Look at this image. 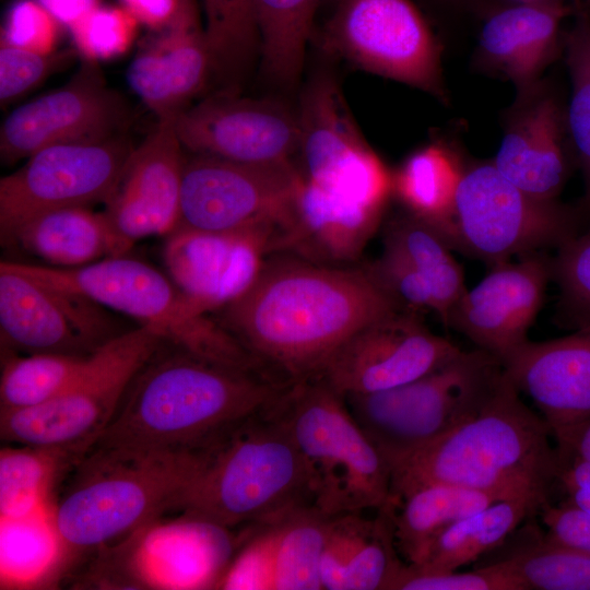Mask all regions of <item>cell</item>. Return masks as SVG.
I'll return each instance as SVG.
<instances>
[{"mask_svg":"<svg viewBox=\"0 0 590 590\" xmlns=\"http://www.w3.org/2000/svg\"><path fill=\"white\" fill-rule=\"evenodd\" d=\"M384 212L330 192L302 176L274 253L329 266L354 261L377 231Z\"/></svg>","mask_w":590,"mask_h":590,"instance_id":"27","label":"cell"},{"mask_svg":"<svg viewBox=\"0 0 590 590\" xmlns=\"http://www.w3.org/2000/svg\"><path fill=\"white\" fill-rule=\"evenodd\" d=\"M502 362L475 349L405 385L344 396L346 405L389 468L473 415L492 393Z\"/></svg>","mask_w":590,"mask_h":590,"instance_id":"8","label":"cell"},{"mask_svg":"<svg viewBox=\"0 0 590 590\" xmlns=\"http://www.w3.org/2000/svg\"><path fill=\"white\" fill-rule=\"evenodd\" d=\"M164 345L134 377L93 445L197 449L273 403L292 384L173 344L162 351Z\"/></svg>","mask_w":590,"mask_h":590,"instance_id":"3","label":"cell"},{"mask_svg":"<svg viewBox=\"0 0 590 590\" xmlns=\"http://www.w3.org/2000/svg\"><path fill=\"white\" fill-rule=\"evenodd\" d=\"M555 444L565 446L590 461V420L580 424Z\"/></svg>","mask_w":590,"mask_h":590,"instance_id":"51","label":"cell"},{"mask_svg":"<svg viewBox=\"0 0 590 590\" xmlns=\"http://www.w3.org/2000/svg\"><path fill=\"white\" fill-rule=\"evenodd\" d=\"M569 149L565 109L538 82L518 91L492 163L528 194L555 201L568 177Z\"/></svg>","mask_w":590,"mask_h":590,"instance_id":"24","label":"cell"},{"mask_svg":"<svg viewBox=\"0 0 590 590\" xmlns=\"http://www.w3.org/2000/svg\"><path fill=\"white\" fill-rule=\"evenodd\" d=\"M519 1H532V0H519Z\"/></svg>","mask_w":590,"mask_h":590,"instance_id":"53","label":"cell"},{"mask_svg":"<svg viewBox=\"0 0 590 590\" xmlns=\"http://www.w3.org/2000/svg\"><path fill=\"white\" fill-rule=\"evenodd\" d=\"M122 332L108 308L0 262L2 351L90 356Z\"/></svg>","mask_w":590,"mask_h":590,"instance_id":"16","label":"cell"},{"mask_svg":"<svg viewBox=\"0 0 590 590\" xmlns=\"http://www.w3.org/2000/svg\"><path fill=\"white\" fill-rule=\"evenodd\" d=\"M319 42L356 68L448 101L440 46L411 0H339Z\"/></svg>","mask_w":590,"mask_h":590,"instance_id":"11","label":"cell"},{"mask_svg":"<svg viewBox=\"0 0 590 590\" xmlns=\"http://www.w3.org/2000/svg\"><path fill=\"white\" fill-rule=\"evenodd\" d=\"M273 244L269 229L176 227L166 236L163 261L177 287L209 314L224 309L253 285Z\"/></svg>","mask_w":590,"mask_h":590,"instance_id":"20","label":"cell"},{"mask_svg":"<svg viewBox=\"0 0 590 590\" xmlns=\"http://www.w3.org/2000/svg\"><path fill=\"white\" fill-rule=\"evenodd\" d=\"M552 279L559 288L560 309L571 326L590 324V227L579 232L552 258Z\"/></svg>","mask_w":590,"mask_h":590,"instance_id":"42","label":"cell"},{"mask_svg":"<svg viewBox=\"0 0 590 590\" xmlns=\"http://www.w3.org/2000/svg\"><path fill=\"white\" fill-rule=\"evenodd\" d=\"M555 446L556 486L564 491L565 503L590 517V461L565 446Z\"/></svg>","mask_w":590,"mask_h":590,"instance_id":"48","label":"cell"},{"mask_svg":"<svg viewBox=\"0 0 590 590\" xmlns=\"http://www.w3.org/2000/svg\"><path fill=\"white\" fill-rule=\"evenodd\" d=\"M366 268L400 308L413 312H435L436 303L429 282L406 261L384 251Z\"/></svg>","mask_w":590,"mask_h":590,"instance_id":"46","label":"cell"},{"mask_svg":"<svg viewBox=\"0 0 590 590\" xmlns=\"http://www.w3.org/2000/svg\"><path fill=\"white\" fill-rule=\"evenodd\" d=\"M389 590H527L500 562L468 571L424 573L403 563Z\"/></svg>","mask_w":590,"mask_h":590,"instance_id":"44","label":"cell"},{"mask_svg":"<svg viewBox=\"0 0 590 590\" xmlns=\"http://www.w3.org/2000/svg\"><path fill=\"white\" fill-rule=\"evenodd\" d=\"M67 28L102 0H35Z\"/></svg>","mask_w":590,"mask_h":590,"instance_id":"50","label":"cell"},{"mask_svg":"<svg viewBox=\"0 0 590 590\" xmlns=\"http://www.w3.org/2000/svg\"><path fill=\"white\" fill-rule=\"evenodd\" d=\"M184 150L175 119H163L131 152L103 210L129 248L142 238L166 237L177 226L187 158Z\"/></svg>","mask_w":590,"mask_h":590,"instance_id":"22","label":"cell"},{"mask_svg":"<svg viewBox=\"0 0 590 590\" xmlns=\"http://www.w3.org/2000/svg\"><path fill=\"white\" fill-rule=\"evenodd\" d=\"M300 179L293 163L253 165L192 154L185 163L176 227L269 229L274 233V250Z\"/></svg>","mask_w":590,"mask_h":590,"instance_id":"12","label":"cell"},{"mask_svg":"<svg viewBox=\"0 0 590 590\" xmlns=\"http://www.w3.org/2000/svg\"><path fill=\"white\" fill-rule=\"evenodd\" d=\"M446 239L410 213L391 220L385 231L384 251L415 268L430 284L435 314L447 326L455 304L467 291L463 270Z\"/></svg>","mask_w":590,"mask_h":590,"instance_id":"33","label":"cell"},{"mask_svg":"<svg viewBox=\"0 0 590 590\" xmlns=\"http://www.w3.org/2000/svg\"><path fill=\"white\" fill-rule=\"evenodd\" d=\"M46 284L84 295L109 310L149 326L165 340L205 359L247 370L266 367L220 322L196 306L168 274L122 256L76 267L56 268L3 260Z\"/></svg>","mask_w":590,"mask_h":590,"instance_id":"7","label":"cell"},{"mask_svg":"<svg viewBox=\"0 0 590 590\" xmlns=\"http://www.w3.org/2000/svg\"><path fill=\"white\" fill-rule=\"evenodd\" d=\"M552 276V259L540 251L493 264L455 304L447 326L503 362L529 341Z\"/></svg>","mask_w":590,"mask_h":590,"instance_id":"21","label":"cell"},{"mask_svg":"<svg viewBox=\"0 0 590 590\" xmlns=\"http://www.w3.org/2000/svg\"><path fill=\"white\" fill-rule=\"evenodd\" d=\"M63 25L35 0H15L5 13L0 42L38 54L58 50Z\"/></svg>","mask_w":590,"mask_h":590,"instance_id":"45","label":"cell"},{"mask_svg":"<svg viewBox=\"0 0 590 590\" xmlns=\"http://www.w3.org/2000/svg\"><path fill=\"white\" fill-rule=\"evenodd\" d=\"M400 306L363 268L267 259L253 285L220 321L272 375L318 377L335 351Z\"/></svg>","mask_w":590,"mask_h":590,"instance_id":"1","label":"cell"},{"mask_svg":"<svg viewBox=\"0 0 590 590\" xmlns=\"http://www.w3.org/2000/svg\"><path fill=\"white\" fill-rule=\"evenodd\" d=\"M272 408L304 461L315 509L330 518L390 505V468L343 394L314 377L290 384Z\"/></svg>","mask_w":590,"mask_h":590,"instance_id":"6","label":"cell"},{"mask_svg":"<svg viewBox=\"0 0 590 590\" xmlns=\"http://www.w3.org/2000/svg\"><path fill=\"white\" fill-rule=\"evenodd\" d=\"M569 12L560 0L519 1L494 9L480 31V64L503 74L518 91L531 87L556 58L560 25Z\"/></svg>","mask_w":590,"mask_h":590,"instance_id":"28","label":"cell"},{"mask_svg":"<svg viewBox=\"0 0 590 590\" xmlns=\"http://www.w3.org/2000/svg\"><path fill=\"white\" fill-rule=\"evenodd\" d=\"M84 451L19 445L0 451V518H21L50 505L57 479Z\"/></svg>","mask_w":590,"mask_h":590,"instance_id":"34","label":"cell"},{"mask_svg":"<svg viewBox=\"0 0 590 590\" xmlns=\"http://www.w3.org/2000/svg\"><path fill=\"white\" fill-rule=\"evenodd\" d=\"M214 74L237 79L259 50L253 0H202Z\"/></svg>","mask_w":590,"mask_h":590,"instance_id":"39","label":"cell"},{"mask_svg":"<svg viewBox=\"0 0 590 590\" xmlns=\"http://www.w3.org/2000/svg\"><path fill=\"white\" fill-rule=\"evenodd\" d=\"M520 394L503 368L473 415L390 468L391 500L420 485L446 483L524 500L539 516L556 486V446L547 423Z\"/></svg>","mask_w":590,"mask_h":590,"instance_id":"2","label":"cell"},{"mask_svg":"<svg viewBox=\"0 0 590 590\" xmlns=\"http://www.w3.org/2000/svg\"><path fill=\"white\" fill-rule=\"evenodd\" d=\"M133 151L125 134L45 148L0 179V239L52 210L104 203Z\"/></svg>","mask_w":590,"mask_h":590,"instance_id":"14","label":"cell"},{"mask_svg":"<svg viewBox=\"0 0 590 590\" xmlns=\"http://www.w3.org/2000/svg\"><path fill=\"white\" fill-rule=\"evenodd\" d=\"M185 150L253 165L293 163L299 121L282 103L223 91L186 108L175 118Z\"/></svg>","mask_w":590,"mask_h":590,"instance_id":"19","label":"cell"},{"mask_svg":"<svg viewBox=\"0 0 590 590\" xmlns=\"http://www.w3.org/2000/svg\"><path fill=\"white\" fill-rule=\"evenodd\" d=\"M153 33L130 62L127 82L158 120L175 119L214 74L196 0H184L172 23Z\"/></svg>","mask_w":590,"mask_h":590,"instance_id":"25","label":"cell"},{"mask_svg":"<svg viewBox=\"0 0 590 590\" xmlns=\"http://www.w3.org/2000/svg\"><path fill=\"white\" fill-rule=\"evenodd\" d=\"M497 500L491 494L446 483L406 491L390 503L399 553L406 563H418L450 526Z\"/></svg>","mask_w":590,"mask_h":590,"instance_id":"30","label":"cell"},{"mask_svg":"<svg viewBox=\"0 0 590 590\" xmlns=\"http://www.w3.org/2000/svg\"><path fill=\"white\" fill-rule=\"evenodd\" d=\"M545 536L590 553V517L567 503L550 504L540 514Z\"/></svg>","mask_w":590,"mask_h":590,"instance_id":"47","label":"cell"},{"mask_svg":"<svg viewBox=\"0 0 590 590\" xmlns=\"http://www.w3.org/2000/svg\"><path fill=\"white\" fill-rule=\"evenodd\" d=\"M326 517L312 506L249 527L216 589L319 590Z\"/></svg>","mask_w":590,"mask_h":590,"instance_id":"23","label":"cell"},{"mask_svg":"<svg viewBox=\"0 0 590 590\" xmlns=\"http://www.w3.org/2000/svg\"><path fill=\"white\" fill-rule=\"evenodd\" d=\"M66 557L51 504L21 518H0V579L5 588L36 586Z\"/></svg>","mask_w":590,"mask_h":590,"instance_id":"36","label":"cell"},{"mask_svg":"<svg viewBox=\"0 0 590 590\" xmlns=\"http://www.w3.org/2000/svg\"><path fill=\"white\" fill-rule=\"evenodd\" d=\"M87 357L2 351L1 411L25 410L50 401L75 379Z\"/></svg>","mask_w":590,"mask_h":590,"instance_id":"38","label":"cell"},{"mask_svg":"<svg viewBox=\"0 0 590 590\" xmlns=\"http://www.w3.org/2000/svg\"><path fill=\"white\" fill-rule=\"evenodd\" d=\"M5 248L40 259L49 267L76 268L127 255L103 211L71 206L36 215L0 239Z\"/></svg>","mask_w":590,"mask_h":590,"instance_id":"29","label":"cell"},{"mask_svg":"<svg viewBox=\"0 0 590 590\" xmlns=\"http://www.w3.org/2000/svg\"><path fill=\"white\" fill-rule=\"evenodd\" d=\"M200 448L91 446L51 504L64 555L108 546L177 509Z\"/></svg>","mask_w":590,"mask_h":590,"instance_id":"4","label":"cell"},{"mask_svg":"<svg viewBox=\"0 0 590 590\" xmlns=\"http://www.w3.org/2000/svg\"><path fill=\"white\" fill-rule=\"evenodd\" d=\"M166 342L149 326L123 331L91 354L75 379L50 401L1 411V439L87 451L115 416L134 377Z\"/></svg>","mask_w":590,"mask_h":590,"instance_id":"9","label":"cell"},{"mask_svg":"<svg viewBox=\"0 0 590 590\" xmlns=\"http://www.w3.org/2000/svg\"><path fill=\"white\" fill-rule=\"evenodd\" d=\"M184 0H119L141 25L152 32L166 27L179 12Z\"/></svg>","mask_w":590,"mask_h":590,"instance_id":"49","label":"cell"},{"mask_svg":"<svg viewBox=\"0 0 590 590\" xmlns=\"http://www.w3.org/2000/svg\"><path fill=\"white\" fill-rule=\"evenodd\" d=\"M461 351L433 333L417 312L399 309L353 334L318 377L343 396L374 393L411 382Z\"/></svg>","mask_w":590,"mask_h":590,"instance_id":"18","label":"cell"},{"mask_svg":"<svg viewBox=\"0 0 590 590\" xmlns=\"http://www.w3.org/2000/svg\"><path fill=\"white\" fill-rule=\"evenodd\" d=\"M297 115L302 176L354 202L386 209L392 174L362 137L335 80L317 75Z\"/></svg>","mask_w":590,"mask_h":590,"instance_id":"15","label":"cell"},{"mask_svg":"<svg viewBox=\"0 0 590 590\" xmlns=\"http://www.w3.org/2000/svg\"><path fill=\"white\" fill-rule=\"evenodd\" d=\"M498 560L527 590H590V553L554 542L539 530L526 532Z\"/></svg>","mask_w":590,"mask_h":590,"instance_id":"37","label":"cell"},{"mask_svg":"<svg viewBox=\"0 0 590 590\" xmlns=\"http://www.w3.org/2000/svg\"><path fill=\"white\" fill-rule=\"evenodd\" d=\"M80 57L74 48L38 54L0 42V104L5 107Z\"/></svg>","mask_w":590,"mask_h":590,"instance_id":"43","label":"cell"},{"mask_svg":"<svg viewBox=\"0 0 590 590\" xmlns=\"http://www.w3.org/2000/svg\"><path fill=\"white\" fill-rule=\"evenodd\" d=\"M534 516L538 515L524 500H497L450 526L418 563L408 564L424 573L458 570L499 548L520 524Z\"/></svg>","mask_w":590,"mask_h":590,"instance_id":"32","label":"cell"},{"mask_svg":"<svg viewBox=\"0 0 590 590\" xmlns=\"http://www.w3.org/2000/svg\"><path fill=\"white\" fill-rule=\"evenodd\" d=\"M439 3L457 8H485L491 0H435Z\"/></svg>","mask_w":590,"mask_h":590,"instance_id":"52","label":"cell"},{"mask_svg":"<svg viewBox=\"0 0 590 590\" xmlns=\"http://www.w3.org/2000/svg\"><path fill=\"white\" fill-rule=\"evenodd\" d=\"M125 99L110 88L98 63L83 60L67 85L12 110L0 127V161L13 165L57 144L123 134Z\"/></svg>","mask_w":590,"mask_h":590,"instance_id":"17","label":"cell"},{"mask_svg":"<svg viewBox=\"0 0 590 590\" xmlns=\"http://www.w3.org/2000/svg\"><path fill=\"white\" fill-rule=\"evenodd\" d=\"M570 98L565 109L568 139L585 182L583 208L590 212V17H578L565 37Z\"/></svg>","mask_w":590,"mask_h":590,"instance_id":"40","label":"cell"},{"mask_svg":"<svg viewBox=\"0 0 590 590\" xmlns=\"http://www.w3.org/2000/svg\"><path fill=\"white\" fill-rule=\"evenodd\" d=\"M140 25L121 4L101 3L68 30L79 56L85 61L99 63L123 56L132 47Z\"/></svg>","mask_w":590,"mask_h":590,"instance_id":"41","label":"cell"},{"mask_svg":"<svg viewBox=\"0 0 590 590\" xmlns=\"http://www.w3.org/2000/svg\"><path fill=\"white\" fill-rule=\"evenodd\" d=\"M464 169L448 145L433 142L409 155L392 174V193L406 212L435 228L449 246Z\"/></svg>","mask_w":590,"mask_h":590,"instance_id":"31","label":"cell"},{"mask_svg":"<svg viewBox=\"0 0 590 590\" xmlns=\"http://www.w3.org/2000/svg\"><path fill=\"white\" fill-rule=\"evenodd\" d=\"M502 364L539 409L554 440L590 420V324L557 339L529 340Z\"/></svg>","mask_w":590,"mask_h":590,"instance_id":"26","label":"cell"},{"mask_svg":"<svg viewBox=\"0 0 590 590\" xmlns=\"http://www.w3.org/2000/svg\"><path fill=\"white\" fill-rule=\"evenodd\" d=\"M272 405L200 448L177 509L233 529L311 506L304 461Z\"/></svg>","mask_w":590,"mask_h":590,"instance_id":"5","label":"cell"},{"mask_svg":"<svg viewBox=\"0 0 590 590\" xmlns=\"http://www.w3.org/2000/svg\"><path fill=\"white\" fill-rule=\"evenodd\" d=\"M322 0H253L259 52L266 74L285 86L300 76Z\"/></svg>","mask_w":590,"mask_h":590,"instance_id":"35","label":"cell"},{"mask_svg":"<svg viewBox=\"0 0 590 590\" xmlns=\"http://www.w3.org/2000/svg\"><path fill=\"white\" fill-rule=\"evenodd\" d=\"M579 213L536 199L505 178L492 162L464 169L459 182L450 246L496 264L548 247L579 233Z\"/></svg>","mask_w":590,"mask_h":590,"instance_id":"10","label":"cell"},{"mask_svg":"<svg viewBox=\"0 0 590 590\" xmlns=\"http://www.w3.org/2000/svg\"><path fill=\"white\" fill-rule=\"evenodd\" d=\"M239 542L232 529L181 512L126 536L104 558L106 585L141 589L215 588Z\"/></svg>","mask_w":590,"mask_h":590,"instance_id":"13","label":"cell"}]
</instances>
